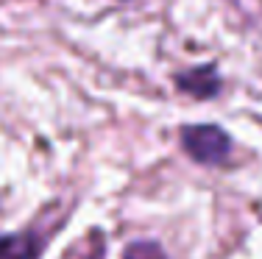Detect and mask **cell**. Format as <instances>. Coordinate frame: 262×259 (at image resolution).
Returning <instances> with one entry per match:
<instances>
[{
  "label": "cell",
  "instance_id": "1",
  "mask_svg": "<svg viewBox=\"0 0 262 259\" xmlns=\"http://www.w3.org/2000/svg\"><path fill=\"white\" fill-rule=\"evenodd\" d=\"M182 148L190 153L198 164H221L232 153V137L221 126L201 123V126H184L182 128Z\"/></svg>",
  "mask_w": 262,
  "mask_h": 259
},
{
  "label": "cell",
  "instance_id": "2",
  "mask_svg": "<svg viewBox=\"0 0 262 259\" xmlns=\"http://www.w3.org/2000/svg\"><path fill=\"white\" fill-rule=\"evenodd\" d=\"M176 86L190 98H198V101H209V98L221 95L223 81L217 76L215 64H201V67H190V70L176 73Z\"/></svg>",
  "mask_w": 262,
  "mask_h": 259
},
{
  "label": "cell",
  "instance_id": "3",
  "mask_svg": "<svg viewBox=\"0 0 262 259\" xmlns=\"http://www.w3.org/2000/svg\"><path fill=\"white\" fill-rule=\"evenodd\" d=\"M42 240L36 234H9L0 237V259H36Z\"/></svg>",
  "mask_w": 262,
  "mask_h": 259
},
{
  "label": "cell",
  "instance_id": "4",
  "mask_svg": "<svg viewBox=\"0 0 262 259\" xmlns=\"http://www.w3.org/2000/svg\"><path fill=\"white\" fill-rule=\"evenodd\" d=\"M123 259H170L162 251L159 243H151V240H137L131 243L126 251H123Z\"/></svg>",
  "mask_w": 262,
  "mask_h": 259
},
{
  "label": "cell",
  "instance_id": "5",
  "mask_svg": "<svg viewBox=\"0 0 262 259\" xmlns=\"http://www.w3.org/2000/svg\"><path fill=\"white\" fill-rule=\"evenodd\" d=\"M232 6L251 22L254 28L262 31V0H232Z\"/></svg>",
  "mask_w": 262,
  "mask_h": 259
}]
</instances>
